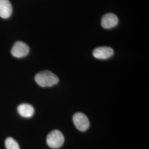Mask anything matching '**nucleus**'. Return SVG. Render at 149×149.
Segmentation results:
<instances>
[{"label":"nucleus","mask_w":149,"mask_h":149,"mask_svg":"<svg viewBox=\"0 0 149 149\" xmlns=\"http://www.w3.org/2000/svg\"><path fill=\"white\" fill-rule=\"evenodd\" d=\"M35 81L38 85L42 87H52L59 82V78L53 72L49 70L39 72L35 76Z\"/></svg>","instance_id":"f257e3e1"},{"label":"nucleus","mask_w":149,"mask_h":149,"mask_svg":"<svg viewBox=\"0 0 149 149\" xmlns=\"http://www.w3.org/2000/svg\"><path fill=\"white\" fill-rule=\"evenodd\" d=\"M47 143L52 149L60 148L64 143V135L59 130H53L47 136Z\"/></svg>","instance_id":"f03ea898"},{"label":"nucleus","mask_w":149,"mask_h":149,"mask_svg":"<svg viewBox=\"0 0 149 149\" xmlns=\"http://www.w3.org/2000/svg\"><path fill=\"white\" fill-rule=\"evenodd\" d=\"M72 119L76 128L81 132L87 130L90 127V122L88 118L82 113L77 112L75 113Z\"/></svg>","instance_id":"7ed1b4c3"},{"label":"nucleus","mask_w":149,"mask_h":149,"mask_svg":"<svg viewBox=\"0 0 149 149\" xmlns=\"http://www.w3.org/2000/svg\"><path fill=\"white\" fill-rule=\"evenodd\" d=\"M29 53V48L26 43L18 41L15 43L11 49L12 55L17 58L26 56Z\"/></svg>","instance_id":"20e7f679"},{"label":"nucleus","mask_w":149,"mask_h":149,"mask_svg":"<svg viewBox=\"0 0 149 149\" xmlns=\"http://www.w3.org/2000/svg\"><path fill=\"white\" fill-rule=\"evenodd\" d=\"M114 54L113 49L107 47L97 48L93 52V55L98 59H107L112 57Z\"/></svg>","instance_id":"39448f33"},{"label":"nucleus","mask_w":149,"mask_h":149,"mask_svg":"<svg viewBox=\"0 0 149 149\" xmlns=\"http://www.w3.org/2000/svg\"><path fill=\"white\" fill-rule=\"evenodd\" d=\"M118 23V18L116 15L109 13L102 18L101 25L105 29H111L116 27Z\"/></svg>","instance_id":"423d86ee"},{"label":"nucleus","mask_w":149,"mask_h":149,"mask_svg":"<svg viewBox=\"0 0 149 149\" xmlns=\"http://www.w3.org/2000/svg\"><path fill=\"white\" fill-rule=\"evenodd\" d=\"M12 13V6L9 0H0V17L2 18H9Z\"/></svg>","instance_id":"0eeeda50"},{"label":"nucleus","mask_w":149,"mask_h":149,"mask_svg":"<svg viewBox=\"0 0 149 149\" xmlns=\"http://www.w3.org/2000/svg\"><path fill=\"white\" fill-rule=\"evenodd\" d=\"M17 111L20 116L24 118L32 117L34 113V109L32 105L22 103L17 107Z\"/></svg>","instance_id":"6e6552de"},{"label":"nucleus","mask_w":149,"mask_h":149,"mask_svg":"<svg viewBox=\"0 0 149 149\" xmlns=\"http://www.w3.org/2000/svg\"><path fill=\"white\" fill-rule=\"evenodd\" d=\"M5 146L6 149H20L17 142L14 139L11 137L6 139Z\"/></svg>","instance_id":"1a4fd4ad"}]
</instances>
